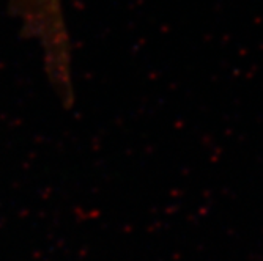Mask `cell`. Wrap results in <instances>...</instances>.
Here are the masks:
<instances>
[{
  "mask_svg": "<svg viewBox=\"0 0 263 261\" xmlns=\"http://www.w3.org/2000/svg\"><path fill=\"white\" fill-rule=\"evenodd\" d=\"M59 0H14L19 11H41L52 5H55Z\"/></svg>",
  "mask_w": 263,
  "mask_h": 261,
  "instance_id": "obj_1",
  "label": "cell"
}]
</instances>
